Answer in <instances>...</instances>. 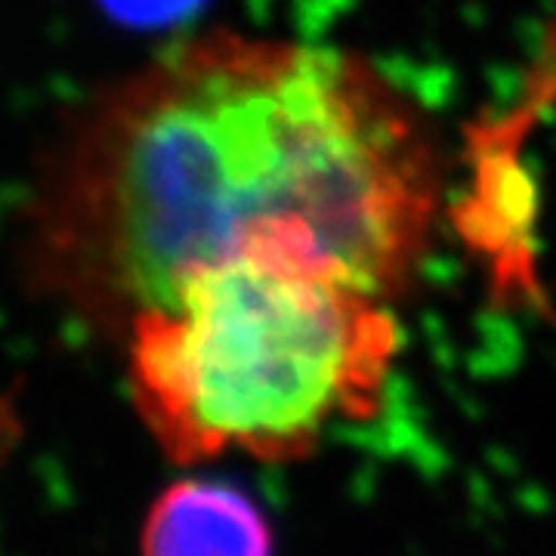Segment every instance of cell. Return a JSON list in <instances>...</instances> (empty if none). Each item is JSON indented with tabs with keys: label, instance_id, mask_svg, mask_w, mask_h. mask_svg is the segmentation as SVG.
<instances>
[{
	"label": "cell",
	"instance_id": "obj_1",
	"mask_svg": "<svg viewBox=\"0 0 556 556\" xmlns=\"http://www.w3.org/2000/svg\"><path fill=\"white\" fill-rule=\"evenodd\" d=\"M437 207L430 137L375 65L217 31L80 112L31 211V260L50 294L121 325L251 251L396 300Z\"/></svg>",
	"mask_w": 556,
	"mask_h": 556
},
{
	"label": "cell",
	"instance_id": "obj_2",
	"mask_svg": "<svg viewBox=\"0 0 556 556\" xmlns=\"http://www.w3.org/2000/svg\"><path fill=\"white\" fill-rule=\"evenodd\" d=\"M390 300L285 251L182 278L127 325V375L167 455L294 457L371 415L393 371Z\"/></svg>",
	"mask_w": 556,
	"mask_h": 556
},
{
	"label": "cell",
	"instance_id": "obj_3",
	"mask_svg": "<svg viewBox=\"0 0 556 556\" xmlns=\"http://www.w3.org/2000/svg\"><path fill=\"white\" fill-rule=\"evenodd\" d=\"M142 556H273V538L257 507L236 489L179 482L155 501Z\"/></svg>",
	"mask_w": 556,
	"mask_h": 556
}]
</instances>
